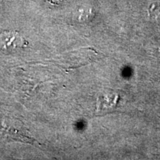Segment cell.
<instances>
[{"label": "cell", "mask_w": 160, "mask_h": 160, "mask_svg": "<svg viewBox=\"0 0 160 160\" xmlns=\"http://www.w3.org/2000/svg\"><path fill=\"white\" fill-rule=\"evenodd\" d=\"M2 2V0H0V3H1Z\"/></svg>", "instance_id": "cell-2"}, {"label": "cell", "mask_w": 160, "mask_h": 160, "mask_svg": "<svg viewBox=\"0 0 160 160\" xmlns=\"http://www.w3.org/2000/svg\"><path fill=\"white\" fill-rule=\"evenodd\" d=\"M26 45L24 38L17 32H4L0 33V49L13 51Z\"/></svg>", "instance_id": "cell-1"}]
</instances>
